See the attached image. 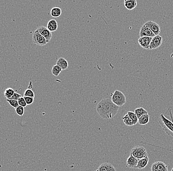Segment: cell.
<instances>
[{"label":"cell","instance_id":"cell-27","mask_svg":"<svg viewBox=\"0 0 173 171\" xmlns=\"http://www.w3.org/2000/svg\"><path fill=\"white\" fill-rule=\"evenodd\" d=\"M7 101L9 103L10 105L11 106V107L14 108L16 109L17 108L18 106H19V104H18V101L17 100H14L11 99H7Z\"/></svg>","mask_w":173,"mask_h":171},{"label":"cell","instance_id":"cell-23","mask_svg":"<svg viewBox=\"0 0 173 171\" xmlns=\"http://www.w3.org/2000/svg\"><path fill=\"white\" fill-rule=\"evenodd\" d=\"M127 114L129 115V117L130 118V119L132 121L134 125H136L138 122V118L134 112L129 111V112H127Z\"/></svg>","mask_w":173,"mask_h":171},{"label":"cell","instance_id":"cell-7","mask_svg":"<svg viewBox=\"0 0 173 171\" xmlns=\"http://www.w3.org/2000/svg\"><path fill=\"white\" fill-rule=\"evenodd\" d=\"M162 44V37L160 36H155L152 38L149 50H152L159 48Z\"/></svg>","mask_w":173,"mask_h":171},{"label":"cell","instance_id":"cell-21","mask_svg":"<svg viewBox=\"0 0 173 171\" xmlns=\"http://www.w3.org/2000/svg\"><path fill=\"white\" fill-rule=\"evenodd\" d=\"M122 119H123V122L126 126H129V127L134 126L133 122L127 114L123 117Z\"/></svg>","mask_w":173,"mask_h":171},{"label":"cell","instance_id":"cell-25","mask_svg":"<svg viewBox=\"0 0 173 171\" xmlns=\"http://www.w3.org/2000/svg\"><path fill=\"white\" fill-rule=\"evenodd\" d=\"M35 96V93L31 89H27L24 92V97H32L34 98Z\"/></svg>","mask_w":173,"mask_h":171},{"label":"cell","instance_id":"cell-31","mask_svg":"<svg viewBox=\"0 0 173 171\" xmlns=\"http://www.w3.org/2000/svg\"><path fill=\"white\" fill-rule=\"evenodd\" d=\"M171 171H173V168H172V170H171Z\"/></svg>","mask_w":173,"mask_h":171},{"label":"cell","instance_id":"cell-11","mask_svg":"<svg viewBox=\"0 0 173 171\" xmlns=\"http://www.w3.org/2000/svg\"><path fill=\"white\" fill-rule=\"evenodd\" d=\"M140 37L143 36H149V37H154L155 35L154 33L151 31L149 28H148L145 24H144L141 26V29L140 30Z\"/></svg>","mask_w":173,"mask_h":171},{"label":"cell","instance_id":"cell-15","mask_svg":"<svg viewBox=\"0 0 173 171\" xmlns=\"http://www.w3.org/2000/svg\"><path fill=\"white\" fill-rule=\"evenodd\" d=\"M124 4L127 10H132L136 7L137 2L136 0H125Z\"/></svg>","mask_w":173,"mask_h":171},{"label":"cell","instance_id":"cell-10","mask_svg":"<svg viewBox=\"0 0 173 171\" xmlns=\"http://www.w3.org/2000/svg\"><path fill=\"white\" fill-rule=\"evenodd\" d=\"M148 28L151 30L155 36L159 35L160 33V28L158 24L153 21H149L145 23Z\"/></svg>","mask_w":173,"mask_h":171},{"label":"cell","instance_id":"cell-14","mask_svg":"<svg viewBox=\"0 0 173 171\" xmlns=\"http://www.w3.org/2000/svg\"><path fill=\"white\" fill-rule=\"evenodd\" d=\"M47 28L51 32L57 31L58 28V24L57 21L55 19H51L49 20V22L47 23Z\"/></svg>","mask_w":173,"mask_h":171},{"label":"cell","instance_id":"cell-2","mask_svg":"<svg viewBox=\"0 0 173 171\" xmlns=\"http://www.w3.org/2000/svg\"><path fill=\"white\" fill-rule=\"evenodd\" d=\"M159 122L162 129L168 135L173 137V120L168 119L161 114L159 117Z\"/></svg>","mask_w":173,"mask_h":171},{"label":"cell","instance_id":"cell-16","mask_svg":"<svg viewBox=\"0 0 173 171\" xmlns=\"http://www.w3.org/2000/svg\"><path fill=\"white\" fill-rule=\"evenodd\" d=\"M56 65L60 67L62 70H65L69 67V63L63 57L59 58V59H58Z\"/></svg>","mask_w":173,"mask_h":171},{"label":"cell","instance_id":"cell-26","mask_svg":"<svg viewBox=\"0 0 173 171\" xmlns=\"http://www.w3.org/2000/svg\"><path fill=\"white\" fill-rule=\"evenodd\" d=\"M25 108L21 107V106H18L17 108H16V112L17 114V115H19L20 117H22L24 115V112H25Z\"/></svg>","mask_w":173,"mask_h":171},{"label":"cell","instance_id":"cell-17","mask_svg":"<svg viewBox=\"0 0 173 171\" xmlns=\"http://www.w3.org/2000/svg\"><path fill=\"white\" fill-rule=\"evenodd\" d=\"M149 162V158L148 156L144 158L138 160V162L136 169H138L139 170L143 169L148 165Z\"/></svg>","mask_w":173,"mask_h":171},{"label":"cell","instance_id":"cell-9","mask_svg":"<svg viewBox=\"0 0 173 171\" xmlns=\"http://www.w3.org/2000/svg\"><path fill=\"white\" fill-rule=\"evenodd\" d=\"M151 171H168L167 166L164 163L157 161L154 163L151 167Z\"/></svg>","mask_w":173,"mask_h":171},{"label":"cell","instance_id":"cell-20","mask_svg":"<svg viewBox=\"0 0 173 171\" xmlns=\"http://www.w3.org/2000/svg\"><path fill=\"white\" fill-rule=\"evenodd\" d=\"M134 113L135 114L138 118L141 117L142 116L148 114V112L143 108H139L134 110Z\"/></svg>","mask_w":173,"mask_h":171},{"label":"cell","instance_id":"cell-5","mask_svg":"<svg viewBox=\"0 0 173 171\" xmlns=\"http://www.w3.org/2000/svg\"><path fill=\"white\" fill-rule=\"evenodd\" d=\"M33 41L35 45L39 46H44L47 44V41L44 36L36 30L33 35Z\"/></svg>","mask_w":173,"mask_h":171},{"label":"cell","instance_id":"cell-8","mask_svg":"<svg viewBox=\"0 0 173 171\" xmlns=\"http://www.w3.org/2000/svg\"><path fill=\"white\" fill-rule=\"evenodd\" d=\"M152 37L149 36H143L140 37L138 40L139 45L144 49L149 50L151 41L152 40Z\"/></svg>","mask_w":173,"mask_h":171},{"label":"cell","instance_id":"cell-13","mask_svg":"<svg viewBox=\"0 0 173 171\" xmlns=\"http://www.w3.org/2000/svg\"><path fill=\"white\" fill-rule=\"evenodd\" d=\"M96 171H116V169L112 164L106 162L101 164Z\"/></svg>","mask_w":173,"mask_h":171},{"label":"cell","instance_id":"cell-28","mask_svg":"<svg viewBox=\"0 0 173 171\" xmlns=\"http://www.w3.org/2000/svg\"><path fill=\"white\" fill-rule=\"evenodd\" d=\"M18 104L20 106H21V107H24V108H25L28 105L27 104L25 100L24 99V97H21L18 100Z\"/></svg>","mask_w":173,"mask_h":171},{"label":"cell","instance_id":"cell-19","mask_svg":"<svg viewBox=\"0 0 173 171\" xmlns=\"http://www.w3.org/2000/svg\"><path fill=\"white\" fill-rule=\"evenodd\" d=\"M149 115L148 114H144L138 119V123L140 125H146L149 122Z\"/></svg>","mask_w":173,"mask_h":171},{"label":"cell","instance_id":"cell-18","mask_svg":"<svg viewBox=\"0 0 173 171\" xmlns=\"http://www.w3.org/2000/svg\"><path fill=\"white\" fill-rule=\"evenodd\" d=\"M62 11L61 8L59 7H54L51 10L50 14L52 17L58 18L61 16Z\"/></svg>","mask_w":173,"mask_h":171},{"label":"cell","instance_id":"cell-3","mask_svg":"<svg viewBox=\"0 0 173 171\" xmlns=\"http://www.w3.org/2000/svg\"><path fill=\"white\" fill-rule=\"evenodd\" d=\"M111 100L114 104L118 107H121L126 102V96L120 90H116L112 94Z\"/></svg>","mask_w":173,"mask_h":171},{"label":"cell","instance_id":"cell-30","mask_svg":"<svg viewBox=\"0 0 173 171\" xmlns=\"http://www.w3.org/2000/svg\"><path fill=\"white\" fill-rule=\"evenodd\" d=\"M21 97H22V96H21L20 94H19L18 93L15 92L14 95L13 96V97H11L9 99L14 100H17V101H18V100Z\"/></svg>","mask_w":173,"mask_h":171},{"label":"cell","instance_id":"cell-12","mask_svg":"<svg viewBox=\"0 0 173 171\" xmlns=\"http://www.w3.org/2000/svg\"><path fill=\"white\" fill-rule=\"evenodd\" d=\"M138 162V160L130 153L129 156L126 160V167L129 168L136 169Z\"/></svg>","mask_w":173,"mask_h":171},{"label":"cell","instance_id":"cell-6","mask_svg":"<svg viewBox=\"0 0 173 171\" xmlns=\"http://www.w3.org/2000/svg\"><path fill=\"white\" fill-rule=\"evenodd\" d=\"M37 30L41 33V35L44 37L45 39L47 41V42L48 43L50 41L51 39H52V32L49 31L47 27L43 26L38 27Z\"/></svg>","mask_w":173,"mask_h":171},{"label":"cell","instance_id":"cell-24","mask_svg":"<svg viewBox=\"0 0 173 171\" xmlns=\"http://www.w3.org/2000/svg\"><path fill=\"white\" fill-rule=\"evenodd\" d=\"M15 93L14 90L11 88H7L4 92V95L5 97L7 98V99H9L11 97H13V96Z\"/></svg>","mask_w":173,"mask_h":171},{"label":"cell","instance_id":"cell-29","mask_svg":"<svg viewBox=\"0 0 173 171\" xmlns=\"http://www.w3.org/2000/svg\"><path fill=\"white\" fill-rule=\"evenodd\" d=\"M24 99L28 105H30L34 103V98L32 97H24Z\"/></svg>","mask_w":173,"mask_h":171},{"label":"cell","instance_id":"cell-1","mask_svg":"<svg viewBox=\"0 0 173 171\" xmlns=\"http://www.w3.org/2000/svg\"><path fill=\"white\" fill-rule=\"evenodd\" d=\"M119 108L109 99L101 100L96 106V112L104 119H111L118 114Z\"/></svg>","mask_w":173,"mask_h":171},{"label":"cell","instance_id":"cell-4","mask_svg":"<svg viewBox=\"0 0 173 171\" xmlns=\"http://www.w3.org/2000/svg\"><path fill=\"white\" fill-rule=\"evenodd\" d=\"M130 153L132 154V155L138 160L144 158L148 156L146 149L142 146H136L133 147Z\"/></svg>","mask_w":173,"mask_h":171},{"label":"cell","instance_id":"cell-22","mask_svg":"<svg viewBox=\"0 0 173 171\" xmlns=\"http://www.w3.org/2000/svg\"><path fill=\"white\" fill-rule=\"evenodd\" d=\"M62 71V69L60 67L58 66L57 65L53 66L52 69V74L53 76L55 77H58L60 75V73Z\"/></svg>","mask_w":173,"mask_h":171}]
</instances>
